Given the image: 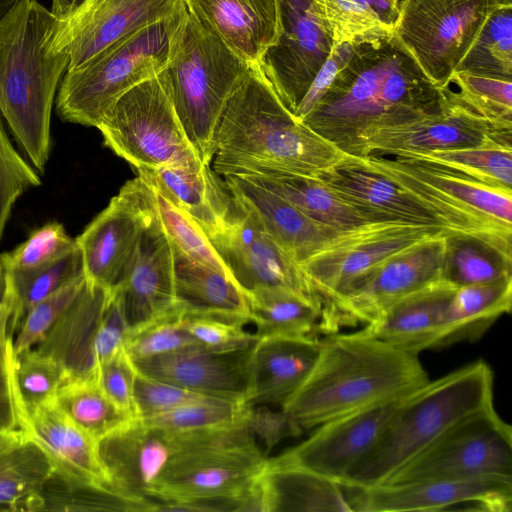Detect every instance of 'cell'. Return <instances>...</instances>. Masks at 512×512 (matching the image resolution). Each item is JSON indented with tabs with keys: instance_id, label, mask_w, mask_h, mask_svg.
<instances>
[{
	"instance_id": "44",
	"label": "cell",
	"mask_w": 512,
	"mask_h": 512,
	"mask_svg": "<svg viewBox=\"0 0 512 512\" xmlns=\"http://www.w3.org/2000/svg\"><path fill=\"white\" fill-rule=\"evenodd\" d=\"M455 97L494 126L512 131V80L454 72Z\"/></svg>"
},
{
	"instance_id": "61",
	"label": "cell",
	"mask_w": 512,
	"mask_h": 512,
	"mask_svg": "<svg viewBox=\"0 0 512 512\" xmlns=\"http://www.w3.org/2000/svg\"><path fill=\"white\" fill-rule=\"evenodd\" d=\"M50 11L59 20L67 19L73 14L86 0H51Z\"/></svg>"
},
{
	"instance_id": "17",
	"label": "cell",
	"mask_w": 512,
	"mask_h": 512,
	"mask_svg": "<svg viewBox=\"0 0 512 512\" xmlns=\"http://www.w3.org/2000/svg\"><path fill=\"white\" fill-rule=\"evenodd\" d=\"M352 512L467 510L511 512L512 477L423 480L369 488L345 487Z\"/></svg>"
},
{
	"instance_id": "10",
	"label": "cell",
	"mask_w": 512,
	"mask_h": 512,
	"mask_svg": "<svg viewBox=\"0 0 512 512\" xmlns=\"http://www.w3.org/2000/svg\"><path fill=\"white\" fill-rule=\"evenodd\" d=\"M446 235L430 227L374 222L340 234L324 250L300 264L322 303L318 333L339 302L382 265L430 239Z\"/></svg>"
},
{
	"instance_id": "55",
	"label": "cell",
	"mask_w": 512,
	"mask_h": 512,
	"mask_svg": "<svg viewBox=\"0 0 512 512\" xmlns=\"http://www.w3.org/2000/svg\"><path fill=\"white\" fill-rule=\"evenodd\" d=\"M244 324L207 316H185L184 327L203 348L218 353L250 349L258 337Z\"/></svg>"
},
{
	"instance_id": "57",
	"label": "cell",
	"mask_w": 512,
	"mask_h": 512,
	"mask_svg": "<svg viewBox=\"0 0 512 512\" xmlns=\"http://www.w3.org/2000/svg\"><path fill=\"white\" fill-rule=\"evenodd\" d=\"M246 424L255 439L263 443L266 457L284 439L302 434L282 408L267 405L250 404Z\"/></svg>"
},
{
	"instance_id": "12",
	"label": "cell",
	"mask_w": 512,
	"mask_h": 512,
	"mask_svg": "<svg viewBox=\"0 0 512 512\" xmlns=\"http://www.w3.org/2000/svg\"><path fill=\"white\" fill-rule=\"evenodd\" d=\"M486 476L512 477V429L493 404L453 425L384 484Z\"/></svg>"
},
{
	"instance_id": "59",
	"label": "cell",
	"mask_w": 512,
	"mask_h": 512,
	"mask_svg": "<svg viewBox=\"0 0 512 512\" xmlns=\"http://www.w3.org/2000/svg\"><path fill=\"white\" fill-rule=\"evenodd\" d=\"M13 319L19 321L20 315L9 275L3 271L0 275V329Z\"/></svg>"
},
{
	"instance_id": "25",
	"label": "cell",
	"mask_w": 512,
	"mask_h": 512,
	"mask_svg": "<svg viewBox=\"0 0 512 512\" xmlns=\"http://www.w3.org/2000/svg\"><path fill=\"white\" fill-rule=\"evenodd\" d=\"M216 174H238L279 195L321 227L346 233L374 223L317 177L257 163L213 159Z\"/></svg>"
},
{
	"instance_id": "28",
	"label": "cell",
	"mask_w": 512,
	"mask_h": 512,
	"mask_svg": "<svg viewBox=\"0 0 512 512\" xmlns=\"http://www.w3.org/2000/svg\"><path fill=\"white\" fill-rule=\"evenodd\" d=\"M220 176L233 198L257 217L264 229L299 265L324 250L340 235L321 227L279 195L241 175Z\"/></svg>"
},
{
	"instance_id": "50",
	"label": "cell",
	"mask_w": 512,
	"mask_h": 512,
	"mask_svg": "<svg viewBox=\"0 0 512 512\" xmlns=\"http://www.w3.org/2000/svg\"><path fill=\"white\" fill-rule=\"evenodd\" d=\"M16 297L20 320L35 304L60 288L85 276L77 248L60 260L30 273H8Z\"/></svg>"
},
{
	"instance_id": "53",
	"label": "cell",
	"mask_w": 512,
	"mask_h": 512,
	"mask_svg": "<svg viewBox=\"0 0 512 512\" xmlns=\"http://www.w3.org/2000/svg\"><path fill=\"white\" fill-rule=\"evenodd\" d=\"M40 184L34 168L13 146L0 114V241L15 202L28 188Z\"/></svg>"
},
{
	"instance_id": "56",
	"label": "cell",
	"mask_w": 512,
	"mask_h": 512,
	"mask_svg": "<svg viewBox=\"0 0 512 512\" xmlns=\"http://www.w3.org/2000/svg\"><path fill=\"white\" fill-rule=\"evenodd\" d=\"M137 369L124 348L103 361L96 379L106 396L129 418L137 419L134 403V382Z\"/></svg>"
},
{
	"instance_id": "52",
	"label": "cell",
	"mask_w": 512,
	"mask_h": 512,
	"mask_svg": "<svg viewBox=\"0 0 512 512\" xmlns=\"http://www.w3.org/2000/svg\"><path fill=\"white\" fill-rule=\"evenodd\" d=\"M86 283L85 276L79 277L56 292L50 294L22 317L14 336V351L19 355L37 345L70 306Z\"/></svg>"
},
{
	"instance_id": "5",
	"label": "cell",
	"mask_w": 512,
	"mask_h": 512,
	"mask_svg": "<svg viewBox=\"0 0 512 512\" xmlns=\"http://www.w3.org/2000/svg\"><path fill=\"white\" fill-rule=\"evenodd\" d=\"M175 433L177 451L152 494L158 511H250L251 491L267 457L246 419Z\"/></svg>"
},
{
	"instance_id": "11",
	"label": "cell",
	"mask_w": 512,
	"mask_h": 512,
	"mask_svg": "<svg viewBox=\"0 0 512 512\" xmlns=\"http://www.w3.org/2000/svg\"><path fill=\"white\" fill-rule=\"evenodd\" d=\"M512 0H400L394 34L438 87L449 85L490 14Z\"/></svg>"
},
{
	"instance_id": "42",
	"label": "cell",
	"mask_w": 512,
	"mask_h": 512,
	"mask_svg": "<svg viewBox=\"0 0 512 512\" xmlns=\"http://www.w3.org/2000/svg\"><path fill=\"white\" fill-rule=\"evenodd\" d=\"M455 72L512 80V4L490 14Z\"/></svg>"
},
{
	"instance_id": "41",
	"label": "cell",
	"mask_w": 512,
	"mask_h": 512,
	"mask_svg": "<svg viewBox=\"0 0 512 512\" xmlns=\"http://www.w3.org/2000/svg\"><path fill=\"white\" fill-rule=\"evenodd\" d=\"M397 157L441 165L488 185L512 191V146L503 144L411 152Z\"/></svg>"
},
{
	"instance_id": "51",
	"label": "cell",
	"mask_w": 512,
	"mask_h": 512,
	"mask_svg": "<svg viewBox=\"0 0 512 512\" xmlns=\"http://www.w3.org/2000/svg\"><path fill=\"white\" fill-rule=\"evenodd\" d=\"M16 382L26 410L55 399L66 379L62 367L34 349L16 355Z\"/></svg>"
},
{
	"instance_id": "32",
	"label": "cell",
	"mask_w": 512,
	"mask_h": 512,
	"mask_svg": "<svg viewBox=\"0 0 512 512\" xmlns=\"http://www.w3.org/2000/svg\"><path fill=\"white\" fill-rule=\"evenodd\" d=\"M255 492L259 512H352L340 483L268 457Z\"/></svg>"
},
{
	"instance_id": "63",
	"label": "cell",
	"mask_w": 512,
	"mask_h": 512,
	"mask_svg": "<svg viewBox=\"0 0 512 512\" xmlns=\"http://www.w3.org/2000/svg\"><path fill=\"white\" fill-rule=\"evenodd\" d=\"M3 268H2V265H1V262H0V275L3 273Z\"/></svg>"
},
{
	"instance_id": "43",
	"label": "cell",
	"mask_w": 512,
	"mask_h": 512,
	"mask_svg": "<svg viewBox=\"0 0 512 512\" xmlns=\"http://www.w3.org/2000/svg\"><path fill=\"white\" fill-rule=\"evenodd\" d=\"M150 184L156 211L174 249L195 262L233 277L201 226L161 190Z\"/></svg>"
},
{
	"instance_id": "9",
	"label": "cell",
	"mask_w": 512,
	"mask_h": 512,
	"mask_svg": "<svg viewBox=\"0 0 512 512\" xmlns=\"http://www.w3.org/2000/svg\"><path fill=\"white\" fill-rule=\"evenodd\" d=\"M97 129L105 146L138 172L201 160L158 75L122 94Z\"/></svg>"
},
{
	"instance_id": "27",
	"label": "cell",
	"mask_w": 512,
	"mask_h": 512,
	"mask_svg": "<svg viewBox=\"0 0 512 512\" xmlns=\"http://www.w3.org/2000/svg\"><path fill=\"white\" fill-rule=\"evenodd\" d=\"M317 335L258 337L250 352L249 404L281 408L317 358Z\"/></svg>"
},
{
	"instance_id": "14",
	"label": "cell",
	"mask_w": 512,
	"mask_h": 512,
	"mask_svg": "<svg viewBox=\"0 0 512 512\" xmlns=\"http://www.w3.org/2000/svg\"><path fill=\"white\" fill-rule=\"evenodd\" d=\"M445 94L444 106L438 112L368 132L352 156H397L494 144L512 146V131L498 128L471 111L455 97L449 85Z\"/></svg>"
},
{
	"instance_id": "13",
	"label": "cell",
	"mask_w": 512,
	"mask_h": 512,
	"mask_svg": "<svg viewBox=\"0 0 512 512\" xmlns=\"http://www.w3.org/2000/svg\"><path fill=\"white\" fill-rule=\"evenodd\" d=\"M446 238L430 239L382 265L339 302L320 334L367 325L399 301L444 280Z\"/></svg>"
},
{
	"instance_id": "29",
	"label": "cell",
	"mask_w": 512,
	"mask_h": 512,
	"mask_svg": "<svg viewBox=\"0 0 512 512\" xmlns=\"http://www.w3.org/2000/svg\"><path fill=\"white\" fill-rule=\"evenodd\" d=\"M189 11L248 64L279 37L278 0H184Z\"/></svg>"
},
{
	"instance_id": "46",
	"label": "cell",
	"mask_w": 512,
	"mask_h": 512,
	"mask_svg": "<svg viewBox=\"0 0 512 512\" xmlns=\"http://www.w3.org/2000/svg\"><path fill=\"white\" fill-rule=\"evenodd\" d=\"M77 248L64 226L57 222H47L34 230L29 237L10 252L0 255L5 272L30 273L46 267Z\"/></svg>"
},
{
	"instance_id": "49",
	"label": "cell",
	"mask_w": 512,
	"mask_h": 512,
	"mask_svg": "<svg viewBox=\"0 0 512 512\" xmlns=\"http://www.w3.org/2000/svg\"><path fill=\"white\" fill-rule=\"evenodd\" d=\"M250 404L212 398L184 405L172 411L144 419V424L171 432L225 427L242 422Z\"/></svg>"
},
{
	"instance_id": "54",
	"label": "cell",
	"mask_w": 512,
	"mask_h": 512,
	"mask_svg": "<svg viewBox=\"0 0 512 512\" xmlns=\"http://www.w3.org/2000/svg\"><path fill=\"white\" fill-rule=\"evenodd\" d=\"M212 398L214 397L152 378L137 370L134 382V403L137 419L149 418L184 405Z\"/></svg>"
},
{
	"instance_id": "24",
	"label": "cell",
	"mask_w": 512,
	"mask_h": 512,
	"mask_svg": "<svg viewBox=\"0 0 512 512\" xmlns=\"http://www.w3.org/2000/svg\"><path fill=\"white\" fill-rule=\"evenodd\" d=\"M251 348L241 352L218 353L195 346L134 364L144 375L190 391L249 403Z\"/></svg>"
},
{
	"instance_id": "2",
	"label": "cell",
	"mask_w": 512,
	"mask_h": 512,
	"mask_svg": "<svg viewBox=\"0 0 512 512\" xmlns=\"http://www.w3.org/2000/svg\"><path fill=\"white\" fill-rule=\"evenodd\" d=\"M429 380L418 355L363 329L321 338L308 376L281 407L303 433L333 418L402 398Z\"/></svg>"
},
{
	"instance_id": "19",
	"label": "cell",
	"mask_w": 512,
	"mask_h": 512,
	"mask_svg": "<svg viewBox=\"0 0 512 512\" xmlns=\"http://www.w3.org/2000/svg\"><path fill=\"white\" fill-rule=\"evenodd\" d=\"M236 203L232 220L210 241L239 286L245 292L260 286L282 287L320 301L299 264L252 212Z\"/></svg>"
},
{
	"instance_id": "62",
	"label": "cell",
	"mask_w": 512,
	"mask_h": 512,
	"mask_svg": "<svg viewBox=\"0 0 512 512\" xmlns=\"http://www.w3.org/2000/svg\"><path fill=\"white\" fill-rule=\"evenodd\" d=\"M20 0H0V21Z\"/></svg>"
},
{
	"instance_id": "45",
	"label": "cell",
	"mask_w": 512,
	"mask_h": 512,
	"mask_svg": "<svg viewBox=\"0 0 512 512\" xmlns=\"http://www.w3.org/2000/svg\"><path fill=\"white\" fill-rule=\"evenodd\" d=\"M314 7L333 46L373 40L394 33L359 0H314Z\"/></svg>"
},
{
	"instance_id": "31",
	"label": "cell",
	"mask_w": 512,
	"mask_h": 512,
	"mask_svg": "<svg viewBox=\"0 0 512 512\" xmlns=\"http://www.w3.org/2000/svg\"><path fill=\"white\" fill-rule=\"evenodd\" d=\"M138 173L187 212L209 239L220 233L237 211L223 179L201 160Z\"/></svg>"
},
{
	"instance_id": "33",
	"label": "cell",
	"mask_w": 512,
	"mask_h": 512,
	"mask_svg": "<svg viewBox=\"0 0 512 512\" xmlns=\"http://www.w3.org/2000/svg\"><path fill=\"white\" fill-rule=\"evenodd\" d=\"M456 289L442 280L399 301L362 329L399 350L415 355L435 349L440 316Z\"/></svg>"
},
{
	"instance_id": "22",
	"label": "cell",
	"mask_w": 512,
	"mask_h": 512,
	"mask_svg": "<svg viewBox=\"0 0 512 512\" xmlns=\"http://www.w3.org/2000/svg\"><path fill=\"white\" fill-rule=\"evenodd\" d=\"M316 177L371 222L405 223L439 229L448 236L456 235L426 203L368 167L359 157L347 155Z\"/></svg>"
},
{
	"instance_id": "34",
	"label": "cell",
	"mask_w": 512,
	"mask_h": 512,
	"mask_svg": "<svg viewBox=\"0 0 512 512\" xmlns=\"http://www.w3.org/2000/svg\"><path fill=\"white\" fill-rule=\"evenodd\" d=\"M175 252V292L185 316L251 324L246 292L236 280Z\"/></svg>"
},
{
	"instance_id": "40",
	"label": "cell",
	"mask_w": 512,
	"mask_h": 512,
	"mask_svg": "<svg viewBox=\"0 0 512 512\" xmlns=\"http://www.w3.org/2000/svg\"><path fill=\"white\" fill-rule=\"evenodd\" d=\"M54 400L77 426L96 441L133 420L106 396L96 378H66Z\"/></svg>"
},
{
	"instance_id": "3",
	"label": "cell",
	"mask_w": 512,
	"mask_h": 512,
	"mask_svg": "<svg viewBox=\"0 0 512 512\" xmlns=\"http://www.w3.org/2000/svg\"><path fill=\"white\" fill-rule=\"evenodd\" d=\"M60 20L37 0H20L0 21V114L38 172L51 151V114L69 65L56 45Z\"/></svg>"
},
{
	"instance_id": "6",
	"label": "cell",
	"mask_w": 512,
	"mask_h": 512,
	"mask_svg": "<svg viewBox=\"0 0 512 512\" xmlns=\"http://www.w3.org/2000/svg\"><path fill=\"white\" fill-rule=\"evenodd\" d=\"M494 375L479 359L425 384L403 398L381 436L340 484H384L453 425L493 404Z\"/></svg>"
},
{
	"instance_id": "15",
	"label": "cell",
	"mask_w": 512,
	"mask_h": 512,
	"mask_svg": "<svg viewBox=\"0 0 512 512\" xmlns=\"http://www.w3.org/2000/svg\"><path fill=\"white\" fill-rule=\"evenodd\" d=\"M144 226L134 255L115 290L131 327L182 310L175 292V252L154 202L151 184L140 176Z\"/></svg>"
},
{
	"instance_id": "58",
	"label": "cell",
	"mask_w": 512,
	"mask_h": 512,
	"mask_svg": "<svg viewBox=\"0 0 512 512\" xmlns=\"http://www.w3.org/2000/svg\"><path fill=\"white\" fill-rule=\"evenodd\" d=\"M353 43L333 46L318 72L314 76L307 92L299 103L294 117L302 123L318 101L326 93L335 76L349 59Z\"/></svg>"
},
{
	"instance_id": "26",
	"label": "cell",
	"mask_w": 512,
	"mask_h": 512,
	"mask_svg": "<svg viewBox=\"0 0 512 512\" xmlns=\"http://www.w3.org/2000/svg\"><path fill=\"white\" fill-rule=\"evenodd\" d=\"M111 292L86 281L70 306L31 349L57 362L66 378H96V350Z\"/></svg>"
},
{
	"instance_id": "37",
	"label": "cell",
	"mask_w": 512,
	"mask_h": 512,
	"mask_svg": "<svg viewBox=\"0 0 512 512\" xmlns=\"http://www.w3.org/2000/svg\"><path fill=\"white\" fill-rule=\"evenodd\" d=\"M393 157L398 158L417 177L459 204L512 226V191L488 185L438 164L413 158Z\"/></svg>"
},
{
	"instance_id": "1",
	"label": "cell",
	"mask_w": 512,
	"mask_h": 512,
	"mask_svg": "<svg viewBox=\"0 0 512 512\" xmlns=\"http://www.w3.org/2000/svg\"><path fill=\"white\" fill-rule=\"evenodd\" d=\"M435 85L394 33L353 43L351 55L302 121L352 156L368 132L441 110Z\"/></svg>"
},
{
	"instance_id": "38",
	"label": "cell",
	"mask_w": 512,
	"mask_h": 512,
	"mask_svg": "<svg viewBox=\"0 0 512 512\" xmlns=\"http://www.w3.org/2000/svg\"><path fill=\"white\" fill-rule=\"evenodd\" d=\"M53 470L49 457L29 438L0 444V510H26Z\"/></svg>"
},
{
	"instance_id": "8",
	"label": "cell",
	"mask_w": 512,
	"mask_h": 512,
	"mask_svg": "<svg viewBox=\"0 0 512 512\" xmlns=\"http://www.w3.org/2000/svg\"><path fill=\"white\" fill-rule=\"evenodd\" d=\"M177 11L110 45L80 67L67 70L55 99L58 117L97 128L122 94L156 76L167 62L169 34Z\"/></svg>"
},
{
	"instance_id": "30",
	"label": "cell",
	"mask_w": 512,
	"mask_h": 512,
	"mask_svg": "<svg viewBox=\"0 0 512 512\" xmlns=\"http://www.w3.org/2000/svg\"><path fill=\"white\" fill-rule=\"evenodd\" d=\"M27 419V438L42 448L56 472L113 488L98 453V441L77 426L55 400L28 410Z\"/></svg>"
},
{
	"instance_id": "20",
	"label": "cell",
	"mask_w": 512,
	"mask_h": 512,
	"mask_svg": "<svg viewBox=\"0 0 512 512\" xmlns=\"http://www.w3.org/2000/svg\"><path fill=\"white\" fill-rule=\"evenodd\" d=\"M144 226L140 177L127 181L75 238L86 281L114 290L134 255Z\"/></svg>"
},
{
	"instance_id": "18",
	"label": "cell",
	"mask_w": 512,
	"mask_h": 512,
	"mask_svg": "<svg viewBox=\"0 0 512 512\" xmlns=\"http://www.w3.org/2000/svg\"><path fill=\"white\" fill-rule=\"evenodd\" d=\"M404 397L328 420L304 441L271 459L341 483L375 445Z\"/></svg>"
},
{
	"instance_id": "47",
	"label": "cell",
	"mask_w": 512,
	"mask_h": 512,
	"mask_svg": "<svg viewBox=\"0 0 512 512\" xmlns=\"http://www.w3.org/2000/svg\"><path fill=\"white\" fill-rule=\"evenodd\" d=\"M17 319L0 329V444L27 438V410L21 399L15 374L14 335Z\"/></svg>"
},
{
	"instance_id": "23",
	"label": "cell",
	"mask_w": 512,
	"mask_h": 512,
	"mask_svg": "<svg viewBox=\"0 0 512 512\" xmlns=\"http://www.w3.org/2000/svg\"><path fill=\"white\" fill-rule=\"evenodd\" d=\"M177 451L174 432L131 420L98 440V453L113 488L152 499L156 483Z\"/></svg>"
},
{
	"instance_id": "48",
	"label": "cell",
	"mask_w": 512,
	"mask_h": 512,
	"mask_svg": "<svg viewBox=\"0 0 512 512\" xmlns=\"http://www.w3.org/2000/svg\"><path fill=\"white\" fill-rule=\"evenodd\" d=\"M184 318V312L178 310L131 327L124 343L126 354L136 362L200 346L185 329Z\"/></svg>"
},
{
	"instance_id": "64",
	"label": "cell",
	"mask_w": 512,
	"mask_h": 512,
	"mask_svg": "<svg viewBox=\"0 0 512 512\" xmlns=\"http://www.w3.org/2000/svg\"><path fill=\"white\" fill-rule=\"evenodd\" d=\"M86 1H87V0H86ZM86 1H85V2H86ZM85 2H84V3H85Z\"/></svg>"
},
{
	"instance_id": "16",
	"label": "cell",
	"mask_w": 512,
	"mask_h": 512,
	"mask_svg": "<svg viewBox=\"0 0 512 512\" xmlns=\"http://www.w3.org/2000/svg\"><path fill=\"white\" fill-rule=\"evenodd\" d=\"M278 12V40L258 64L294 116L333 45L317 17L314 0H278Z\"/></svg>"
},
{
	"instance_id": "36",
	"label": "cell",
	"mask_w": 512,
	"mask_h": 512,
	"mask_svg": "<svg viewBox=\"0 0 512 512\" xmlns=\"http://www.w3.org/2000/svg\"><path fill=\"white\" fill-rule=\"evenodd\" d=\"M257 337L317 335L322 304L295 291L260 286L246 292Z\"/></svg>"
},
{
	"instance_id": "35",
	"label": "cell",
	"mask_w": 512,
	"mask_h": 512,
	"mask_svg": "<svg viewBox=\"0 0 512 512\" xmlns=\"http://www.w3.org/2000/svg\"><path fill=\"white\" fill-rule=\"evenodd\" d=\"M512 306V279L458 287L442 311L435 349L478 341Z\"/></svg>"
},
{
	"instance_id": "4",
	"label": "cell",
	"mask_w": 512,
	"mask_h": 512,
	"mask_svg": "<svg viewBox=\"0 0 512 512\" xmlns=\"http://www.w3.org/2000/svg\"><path fill=\"white\" fill-rule=\"evenodd\" d=\"M347 154L298 122L259 64H250L218 124L213 159L245 161L316 177Z\"/></svg>"
},
{
	"instance_id": "21",
	"label": "cell",
	"mask_w": 512,
	"mask_h": 512,
	"mask_svg": "<svg viewBox=\"0 0 512 512\" xmlns=\"http://www.w3.org/2000/svg\"><path fill=\"white\" fill-rule=\"evenodd\" d=\"M183 0H87L60 20L56 45L67 49L73 70L147 26L172 16Z\"/></svg>"
},
{
	"instance_id": "60",
	"label": "cell",
	"mask_w": 512,
	"mask_h": 512,
	"mask_svg": "<svg viewBox=\"0 0 512 512\" xmlns=\"http://www.w3.org/2000/svg\"><path fill=\"white\" fill-rule=\"evenodd\" d=\"M372 10L391 30L399 16L400 0H359Z\"/></svg>"
},
{
	"instance_id": "7",
	"label": "cell",
	"mask_w": 512,
	"mask_h": 512,
	"mask_svg": "<svg viewBox=\"0 0 512 512\" xmlns=\"http://www.w3.org/2000/svg\"><path fill=\"white\" fill-rule=\"evenodd\" d=\"M250 64L235 54L187 8L184 0L171 27L166 86L191 145L211 164L224 107Z\"/></svg>"
},
{
	"instance_id": "39",
	"label": "cell",
	"mask_w": 512,
	"mask_h": 512,
	"mask_svg": "<svg viewBox=\"0 0 512 512\" xmlns=\"http://www.w3.org/2000/svg\"><path fill=\"white\" fill-rule=\"evenodd\" d=\"M443 279L457 288L512 279V257L471 236H447Z\"/></svg>"
}]
</instances>
